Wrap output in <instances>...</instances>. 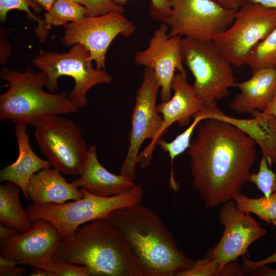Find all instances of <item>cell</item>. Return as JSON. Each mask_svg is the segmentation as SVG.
Returning a JSON list of instances; mask_svg holds the SVG:
<instances>
[{
    "instance_id": "obj_4",
    "label": "cell",
    "mask_w": 276,
    "mask_h": 276,
    "mask_svg": "<svg viewBox=\"0 0 276 276\" xmlns=\"http://www.w3.org/2000/svg\"><path fill=\"white\" fill-rule=\"evenodd\" d=\"M0 78L8 82V90L0 96V120L35 126L50 117L76 113L79 107L65 91L51 93L44 90V72L35 73L31 67L23 72L3 67Z\"/></svg>"
},
{
    "instance_id": "obj_19",
    "label": "cell",
    "mask_w": 276,
    "mask_h": 276,
    "mask_svg": "<svg viewBox=\"0 0 276 276\" xmlns=\"http://www.w3.org/2000/svg\"><path fill=\"white\" fill-rule=\"evenodd\" d=\"M72 182L78 188L102 197L122 194L136 184L123 175L114 174L106 169L99 162L95 145L88 148L87 160L80 177Z\"/></svg>"
},
{
    "instance_id": "obj_42",
    "label": "cell",
    "mask_w": 276,
    "mask_h": 276,
    "mask_svg": "<svg viewBox=\"0 0 276 276\" xmlns=\"http://www.w3.org/2000/svg\"><path fill=\"white\" fill-rule=\"evenodd\" d=\"M30 276H51L50 273L47 270L37 267H33L30 273Z\"/></svg>"
},
{
    "instance_id": "obj_6",
    "label": "cell",
    "mask_w": 276,
    "mask_h": 276,
    "mask_svg": "<svg viewBox=\"0 0 276 276\" xmlns=\"http://www.w3.org/2000/svg\"><path fill=\"white\" fill-rule=\"evenodd\" d=\"M89 51L81 43L72 46L66 53L42 50L32 60L33 65L44 73V86L51 93L58 89V79L62 76L71 77L75 81L68 99L79 108L87 103L86 94L95 86L108 84L112 78L104 68H94Z\"/></svg>"
},
{
    "instance_id": "obj_41",
    "label": "cell",
    "mask_w": 276,
    "mask_h": 276,
    "mask_svg": "<svg viewBox=\"0 0 276 276\" xmlns=\"http://www.w3.org/2000/svg\"><path fill=\"white\" fill-rule=\"evenodd\" d=\"M47 12L49 11L56 0H33Z\"/></svg>"
},
{
    "instance_id": "obj_8",
    "label": "cell",
    "mask_w": 276,
    "mask_h": 276,
    "mask_svg": "<svg viewBox=\"0 0 276 276\" xmlns=\"http://www.w3.org/2000/svg\"><path fill=\"white\" fill-rule=\"evenodd\" d=\"M34 127L38 147L53 169L66 175L80 176L89 148L74 121L58 115L44 120Z\"/></svg>"
},
{
    "instance_id": "obj_24",
    "label": "cell",
    "mask_w": 276,
    "mask_h": 276,
    "mask_svg": "<svg viewBox=\"0 0 276 276\" xmlns=\"http://www.w3.org/2000/svg\"><path fill=\"white\" fill-rule=\"evenodd\" d=\"M233 200L241 211L253 213L268 224L276 220V191L268 198H250L241 192L234 196Z\"/></svg>"
},
{
    "instance_id": "obj_22",
    "label": "cell",
    "mask_w": 276,
    "mask_h": 276,
    "mask_svg": "<svg viewBox=\"0 0 276 276\" xmlns=\"http://www.w3.org/2000/svg\"><path fill=\"white\" fill-rule=\"evenodd\" d=\"M20 190L17 185L11 182L1 185L0 221L20 233H25L32 229L34 222L21 205Z\"/></svg>"
},
{
    "instance_id": "obj_34",
    "label": "cell",
    "mask_w": 276,
    "mask_h": 276,
    "mask_svg": "<svg viewBox=\"0 0 276 276\" xmlns=\"http://www.w3.org/2000/svg\"><path fill=\"white\" fill-rule=\"evenodd\" d=\"M271 223L276 227V220H273ZM242 263L246 275H249V272L253 269L262 265L276 263V251L269 257L258 261H252L247 258L245 255L243 256Z\"/></svg>"
},
{
    "instance_id": "obj_37",
    "label": "cell",
    "mask_w": 276,
    "mask_h": 276,
    "mask_svg": "<svg viewBox=\"0 0 276 276\" xmlns=\"http://www.w3.org/2000/svg\"><path fill=\"white\" fill-rule=\"evenodd\" d=\"M18 231L11 227L0 224V239L4 240L18 234Z\"/></svg>"
},
{
    "instance_id": "obj_32",
    "label": "cell",
    "mask_w": 276,
    "mask_h": 276,
    "mask_svg": "<svg viewBox=\"0 0 276 276\" xmlns=\"http://www.w3.org/2000/svg\"><path fill=\"white\" fill-rule=\"evenodd\" d=\"M119 5L124 6L129 0H112ZM149 12L151 17L156 20L164 21L168 18L172 12L170 0H149Z\"/></svg>"
},
{
    "instance_id": "obj_10",
    "label": "cell",
    "mask_w": 276,
    "mask_h": 276,
    "mask_svg": "<svg viewBox=\"0 0 276 276\" xmlns=\"http://www.w3.org/2000/svg\"><path fill=\"white\" fill-rule=\"evenodd\" d=\"M170 15L163 22L170 27L168 36L211 40L233 22L237 9L216 0H170Z\"/></svg>"
},
{
    "instance_id": "obj_30",
    "label": "cell",
    "mask_w": 276,
    "mask_h": 276,
    "mask_svg": "<svg viewBox=\"0 0 276 276\" xmlns=\"http://www.w3.org/2000/svg\"><path fill=\"white\" fill-rule=\"evenodd\" d=\"M87 9L86 17L106 14L112 12L123 13V6L115 4L112 0H73Z\"/></svg>"
},
{
    "instance_id": "obj_3",
    "label": "cell",
    "mask_w": 276,
    "mask_h": 276,
    "mask_svg": "<svg viewBox=\"0 0 276 276\" xmlns=\"http://www.w3.org/2000/svg\"><path fill=\"white\" fill-rule=\"evenodd\" d=\"M52 260L86 266L92 276H142L122 237L106 218L78 227L62 240Z\"/></svg>"
},
{
    "instance_id": "obj_36",
    "label": "cell",
    "mask_w": 276,
    "mask_h": 276,
    "mask_svg": "<svg viewBox=\"0 0 276 276\" xmlns=\"http://www.w3.org/2000/svg\"><path fill=\"white\" fill-rule=\"evenodd\" d=\"M249 275L253 276H276V269L272 268L266 265L260 266L252 269Z\"/></svg>"
},
{
    "instance_id": "obj_31",
    "label": "cell",
    "mask_w": 276,
    "mask_h": 276,
    "mask_svg": "<svg viewBox=\"0 0 276 276\" xmlns=\"http://www.w3.org/2000/svg\"><path fill=\"white\" fill-rule=\"evenodd\" d=\"M178 276H219V264L204 256V258L195 261L191 267L181 272Z\"/></svg>"
},
{
    "instance_id": "obj_35",
    "label": "cell",
    "mask_w": 276,
    "mask_h": 276,
    "mask_svg": "<svg viewBox=\"0 0 276 276\" xmlns=\"http://www.w3.org/2000/svg\"><path fill=\"white\" fill-rule=\"evenodd\" d=\"M8 32L9 30H7L6 28L1 27V64H5L6 60L11 55L10 46L7 39Z\"/></svg>"
},
{
    "instance_id": "obj_9",
    "label": "cell",
    "mask_w": 276,
    "mask_h": 276,
    "mask_svg": "<svg viewBox=\"0 0 276 276\" xmlns=\"http://www.w3.org/2000/svg\"><path fill=\"white\" fill-rule=\"evenodd\" d=\"M275 27L276 9L244 2L237 9L231 26L212 41L232 65L240 66Z\"/></svg>"
},
{
    "instance_id": "obj_18",
    "label": "cell",
    "mask_w": 276,
    "mask_h": 276,
    "mask_svg": "<svg viewBox=\"0 0 276 276\" xmlns=\"http://www.w3.org/2000/svg\"><path fill=\"white\" fill-rule=\"evenodd\" d=\"M240 93L228 104L232 111L240 114L263 111L271 102L276 91V67L262 68L252 73L251 77L237 82Z\"/></svg>"
},
{
    "instance_id": "obj_29",
    "label": "cell",
    "mask_w": 276,
    "mask_h": 276,
    "mask_svg": "<svg viewBox=\"0 0 276 276\" xmlns=\"http://www.w3.org/2000/svg\"><path fill=\"white\" fill-rule=\"evenodd\" d=\"M267 159L262 156L257 173H251L249 181L261 191L264 196L269 198L273 193L276 174L269 168Z\"/></svg>"
},
{
    "instance_id": "obj_33",
    "label": "cell",
    "mask_w": 276,
    "mask_h": 276,
    "mask_svg": "<svg viewBox=\"0 0 276 276\" xmlns=\"http://www.w3.org/2000/svg\"><path fill=\"white\" fill-rule=\"evenodd\" d=\"M17 262L0 256L1 276H22L27 271V268L21 266Z\"/></svg>"
},
{
    "instance_id": "obj_38",
    "label": "cell",
    "mask_w": 276,
    "mask_h": 276,
    "mask_svg": "<svg viewBox=\"0 0 276 276\" xmlns=\"http://www.w3.org/2000/svg\"><path fill=\"white\" fill-rule=\"evenodd\" d=\"M225 7L234 9H239L244 3L242 0H216Z\"/></svg>"
},
{
    "instance_id": "obj_11",
    "label": "cell",
    "mask_w": 276,
    "mask_h": 276,
    "mask_svg": "<svg viewBox=\"0 0 276 276\" xmlns=\"http://www.w3.org/2000/svg\"><path fill=\"white\" fill-rule=\"evenodd\" d=\"M63 44L70 47L76 43L83 45L89 51L90 59L98 69L105 68L106 54L113 40L118 36L128 37L135 31V26L118 12L86 17L64 26Z\"/></svg>"
},
{
    "instance_id": "obj_28",
    "label": "cell",
    "mask_w": 276,
    "mask_h": 276,
    "mask_svg": "<svg viewBox=\"0 0 276 276\" xmlns=\"http://www.w3.org/2000/svg\"><path fill=\"white\" fill-rule=\"evenodd\" d=\"M30 267L44 269L49 271L51 276H92L91 271L86 266L52 260L35 263Z\"/></svg>"
},
{
    "instance_id": "obj_17",
    "label": "cell",
    "mask_w": 276,
    "mask_h": 276,
    "mask_svg": "<svg viewBox=\"0 0 276 276\" xmlns=\"http://www.w3.org/2000/svg\"><path fill=\"white\" fill-rule=\"evenodd\" d=\"M253 118L240 119L224 113L217 103L206 107L195 116H201L203 120L215 119L229 123L238 127L260 147L262 156L270 167L276 164V117L256 110L251 113Z\"/></svg>"
},
{
    "instance_id": "obj_7",
    "label": "cell",
    "mask_w": 276,
    "mask_h": 276,
    "mask_svg": "<svg viewBox=\"0 0 276 276\" xmlns=\"http://www.w3.org/2000/svg\"><path fill=\"white\" fill-rule=\"evenodd\" d=\"M181 52L183 63L194 78L195 94L205 108L227 97L229 89L237 87L232 64L213 41L183 37Z\"/></svg>"
},
{
    "instance_id": "obj_1",
    "label": "cell",
    "mask_w": 276,
    "mask_h": 276,
    "mask_svg": "<svg viewBox=\"0 0 276 276\" xmlns=\"http://www.w3.org/2000/svg\"><path fill=\"white\" fill-rule=\"evenodd\" d=\"M196 129L187 151L192 182L206 208H214L233 200L249 181L256 143L220 120H203Z\"/></svg>"
},
{
    "instance_id": "obj_14",
    "label": "cell",
    "mask_w": 276,
    "mask_h": 276,
    "mask_svg": "<svg viewBox=\"0 0 276 276\" xmlns=\"http://www.w3.org/2000/svg\"><path fill=\"white\" fill-rule=\"evenodd\" d=\"M180 36H168L165 22L155 30L146 49L136 52L134 62L139 65L153 70L159 85L162 102L172 97L171 83L175 71L186 75L181 56Z\"/></svg>"
},
{
    "instance_id": "obj_40",
    "label": "cell",
    "mask_w": 276,
    "mask_h": 276,
    "mask_svg": "<svg viewBox=\"0 0 276 276\" xmlns=\"http://www.w3.org/2000/svg\"><path fill=\"white\" fill-rule=\"evenodd\" d=\"M262 112L264 113L272 114L276 117V91L271 102Z\"/></svg>"
},
{
    "instance_id": "obj_25",
    "label": "cell",
    "mask_w": 276,
    "mask_h": 276,
    "mask_svg": "<svg viewBox=\"0 0 276 276\" xmlns=\"http://www.w3.org/2000/svg\"><path fill=\"white\" fill-rule=\"evenodd\" d=\"M194 120L192 124L182 133L178 135L173 141L167 142L160 139L157 142L160 149L165 152H168L170 157L171 173L169 179L170 189L175 193L178 189V184L175 181L173 170V163L174 159L177 156L180 155L186 150L188 149L190 145V139L194 129L197 125L202 120L201 116H197L193 117Z\"/></svg>"
},
{
    "instance_id": "obj_5",
    "label": "cell",
    "mask_w": 276,
    "mask_h": 276,
    "mask_svg": "<svg viewBox=\"0 0 276 276\" xmlns=\"http://www.w3.org/2000/svg\"><path fill=\"white\" fill-rule=\"evenodd\" d=\"M83 196L62 204L54 203L28 205L26 211L32 220L43 219L54 224L64 239L72 235L80 225L97 219H108L116 210L141 203L143 190L135 184L128 191L102 197L80 188Z\"/></svg>"
},
{
    "instance_id": "obj_43",
    "label": "cell",
    "mask_w": 276,
    "mask_h": 276,
    "mask_svg": "<svg viewBox=\"0 0 276 276\" xmlns=\"http://www.w3.org/2000/svg\"><path fill=\"white\" fill-rule=\"evenodd\" d=\"M273 191H276V178L274 180V187H273Z\"/></svg>"
},
{
    "instance_id": "obj_13",
    "label": "cell",
    "mask_w": 276,
    "mask_h": 276,
    "mask_svg": "<svg viewBox=\"0 0 276 276\" xmlns=\"http://www.w3.org/2000/svg\"><path fill=\"white\" fill-rule=\"evenodd\" d=\"M224 231L218 243L207 250L205 256L219 264V276L228 263L245 255L255 241L267 234V231L250 213L241 211L233 200L222 204L219 213Z\"/></svg>"
},
{
    "instance_id": "obj_20",
    "label": "cell",
    "mask_w": 276,
    "mask_h": 276,
    "mask_svg": "<svg viewBox=\"0 0 276 276\" xmlns=\"http://www.w3.org/2000/svg\"><path fill=\"white\" fill-rule=\"evenodd\" d=\"M61 174L50 168L34 174L27 187V198L37 205L62 204L81 198L83 195L80 188L68 182Z\"/></svg>"
},
{
    "instance_id": "obj_16",
    "label": "cell",
    "mask_w": 276,
    "mask_h": 276,
    "mask_svg": "<svg viewBox=\"0 0 276 276\" xmlns=\"http://www.w3.org/2000/svg\"><path fill=\"white\" fill-rule=\"evenodd\" d=\"M173 96L168 101L157 104V110L162 114L163 122L153 142L139 154L136 164L141 168L147 167L151 160L157 142L174 123L185 127L189 124L190 118L205 109L203 102L195 94L193 85L187 80V75L177 72L171 83Z\"/></svg>"
},
{
    "instance_id": "obj_21",
    "label": "cell",
    "mask_w": 276,
    "mask_h": 276,
    "mask_svg": "<svg viewBox=\"0 0 276 276\" xmlns=\"http://www.w3.org/2000/svg\"><path fill=\"white\" fill-rule=\"evenodd\" d=\"M14 132L18 156L15 162L1 170L0 180L16 184L27 198V187L33 175L52 165L49 160L40 158L32 150L29 143L27 125L16 123Z\"/></svg>"
},
{
    "instance_id": "obj_39",
    "label": "cell",
    "mask_w": 276,
    "mask_h": 276,
    "mask_svg": "<svg viewBox=\"0 0 276 276\" xmlns=\"http://www.w3.org/2000/svg\"><path fill=\"white\" fill-rule=\"evenodd\" d=\"M244 2H251L261 5L267 8L276 9V0H242Z\"/></svg>"
},
{
    "instance_id": "obj_27",
    "label": "cell",
    "mask_w": 276,
    "mask_h": 276,
    "mask_svg": "<svg viewBox=\"0 0 276 276\" xmlns=\"http://www.w3.org/2000/svg\"><path fill=\"white\" fill-rule=\"evenodd\" d=\"M245 64L252 73L262 68L276 67V27L254 49Z\"/></svg>"
},
{
    "instance_id": "obj_26",
    "label": "cell",
    "mask_w": 276,
    "mask_h": 276,
    "mask_svg": "<svg viewBox=\"0 0 276 276\" xmlns=\"http://www.w3.org/2000/svg\"><path fill=\"white\" fill-rule=\"evenodd\" d=\"M30 8L36 13H39L42 9L41 7L33 0H0V20L3 23L6 20L8 12L16 9L23 11L27 14V17L31 20L36 22L37 26L34 30L40 42L44 43L49 35L43 19L33 14Z\"/></svg>"
},
{
    "instance_id": "obj_12",
    "label": "cell",
    "mask_w": 276,
    "mask_h": 276,
    "mask_svg": "<svg viewBox=\"0 0 276 276\" xmlns=\"http://www.w3.org/2000/svg\"><path fill=\"white\" fill-rule=\"evenodd\" d=\"M160 88L151 68L145 67L142 83L135 95L129 134V147L120 174L134 181L137 157L141 146L147 139L155 140L163 122L157 110L156 100Z\"/></svg>"
},
{
    "instance_id": "obj_23",
    "label": "cell",
    "mask_w": 276,
    "mask_h": 276,
    "mask_svg": "<svg viewBox=\"0 0 276 276\" xmlns=\"http://www.w3.org/2000/svg\"><path fill=\"white\" fill-rule=\"evenodd\" d=\"M87 9L73 0H56L51 9L44 14L47 28L64 26L86 17Z\"/></svg>"
},
{
    "instance_id": "obj_2",
    "label": "cell",
    "mask_w": 276,
    "mask_h": 276,
    "mask_svg": "<svg viewBox=\"0 0 276 276\" xmlns=\"http://www.w3.org/2000/svg\"><path fill=\"white\" fill-rule=\"evenodd\" d=\"M108 219L125 242L142 276H178L194 264L179 248L160 217L141 203L113 211Z\"/></svg>"
},
{
    "instance_id": "obj_15",
    "label": "cell",
    "mask_w": 276,
    "mask_h": 276,
    "mask_svg": "<svg viewBox=\"0 0 276 276\" xmlns=\"http://www.w3.org/2000/svg\"><path fill=\"white\" fill-rule=\"evenodd\" d=\"M33 221L30 231L1 240V256L29 266L52 260L63 238L50 221L43 219Z\"/></svg>"
}]
</instances>
